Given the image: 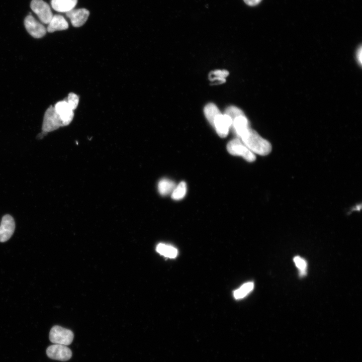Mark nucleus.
Segmentation results:
<instances>
[{"mask_svg":"<svg viewBox=\"0 0 362 362\" xmlns=\"http://www.w3.org/2000/svg\"><path fill=\"white\" fill-rule=\"evenodd\" d=\"M62 126L60 118L56 113L54 107L51 106L46 111L42 124L43 131L49 132Z\"/></svg>","mask_w":362,"mask_h":362,"instance_id":"obj_4","label":"nucleus"},{"mask_svg":"<svg viewBox=\"0 0 362 362\" xmlns=\"http://www.w3.org/2000/svg\"><path fill=\"white\" fill-rule=\"evenodd\" d=\"M24 25L27 32L35 38H42L46 33L45 27L31 15L25 18Z\"/></svg>","mask_w":362,"mask_h":362,"instance_id":"obj_8","label":"nucleus"},{"mask_svg":"<svg viewBox=\"0 0 362 362\" xmlns=\"http://www.w3.org/2000/svg\"><path fill=\"white\" fill-rule=\"evenodd\" d=\"M54 108L60 118L62 126L69 125L73 119L74 113L67 101L64 100L57 102Z\"/></svg>","mask_w":362,"mask_h":362,"instance_id":"obj_9","label":"nucleus"},{"mask_svg":"<svg viewBox=\"0 0 362 362\" xmlns=\"http://www.w3.org/2000/svg\"><path fill=\"white\" fill-rule=\"evenodd\" d=\"M254 287L252 282L247 283L242 285L240 288L234 292V296L236 299H240L245 297L251 292Z\"/></svg>","mask_w":362,"mask_h":362,"instance_id":"obj_19","label":"nucleus"},{"mask_svg":"<svg viewBox=\"0 0 362 362\" xmlns=\"http://www.w3.org/2000/svg\"><path fill=\"white\" fill-rule=\"evenodd\" d=\"M187 190V184L185 182H180L176 186L171 194L172 199L178 201L183 199L186 196Z\"/></svg>","mask_w":362,"mask_h":362,"instance_id":"obj_18","label":"nucleus"},{"mask_svg":"<svg viewBox=\"0 0 362 362\" xmlns=\"http://www.w3.org/2000/svg\"><path fill=\"white\" fill-rule=\"evenodd\" d=\"M77 0H51L52 8L56 11L66 13L73 9Z\"/></svg>","mask_w":362,"mask_h":362,"instance_id":"obj_14","label":"nucleus"},{"mask_svg":"<svg viewBox=\"0 0 362 362\" xmlns=\"http://www.w3.org/2000/svg\"><path fill=\"white\" fill-rule=\"evenodd\" d=\"M73 337L72 331L58 325L52 327L49 335L52 342L66 346L71 343Z\"/></svg>","mask_w":362,"mask_h":362,"instance_id":"obj_3","label":"nucleus"},{"mask_svg":"<svg viewBox=\"0 0 362 362\" xmlns=\"http://www.w3.org/2000/svg\"><path fill=\"white\" fill-rule=\"evenodd\" d=\"M232 123V119L228 115L221 113L214 118L212 126L220 137L224 138L228 135Z\"/></svg>","mask_w":362,"mask_h":362,"instance_id":"obj_6","label":"nucleus"},{"mask_svg":"<svg viewBox=\"0 0 362 362\" xmlns=\"http://www.w3.org/2000/svg\"><path fill=\"white\" fill-rule=\"evenodd\" d=\"M176 187L175 183L168 178H162L159 180L157 185L159 193L162 196L171 194Z\"/></svg>","mask_w":362,"mask_h":362,"instance_id":"obj_15","label":"nucleus"},{"mask_svg":"<svg viewBox=\"0 0 362 362\" xmlns=\"http://www.w3.org/2000/svg\"><path fill=\"white\" fill-rule=\"evenodd\" d=\"M66 101L71 109L74 110L77 107L79 102V98L77 95L71 93L69 94Z\"/></svg>","mask_w":362,"mask_h":362,"instance_id":"obj_21","label":"nucleus"},{"mask_svg":"<svg viewBox=\"0 0 362 362\" xmlns=\"http://www.w3.org/2000/svg\"><path fill=\"white\" fill-rule=\"evenodd\" d=\"M296 265L300 270V275L302 276L305 275L307 263L306 261L299 256H296L294 258Z\"/></svg>","mask_w":362,"mask_h":362,"instance_id":"obj_20","label":"nucleus"},{"mask_svg":"<svg viewBox=\"0 0 362 362\" xmlns=\"http://www.w3.org/2000/svg\"><path fill=\"white\" fill-rule=\"evenodd\" d=\"M156 251L160 254L169 258L175 257L178 253L175 248L163 243H159L157 245Z\"/></svg>","mask_w":362,"mask_h":362,"instance_id":"obj_16","label":"nucleus"},{"mask_svg":"<svg viewBox=\"0 0 362 362\" xmlns=\"http://www.w3.org/2000/svg\"><path fill=\"white\" fill-rule=\"evenodd\" d=\"M15 229L14 218L10 215L3 216L0 225V242L8 240L13 234Z\"/></svg>","mask_w":362,"mask_h":362,"instance_id":"obj_10","label":"nucleus"},{"mask_svg":"<svg viewBox=\"0 0 362 362\" xmlns=\"http://www.w3.org/2000/svg\"><path fill=\"white\" fill-rule=\"evenodd\" d=\"M89 11L84 8L72 9L66 13V16L70 20L71 24L75 27L82 26L87 20Z\"/></svg>","mask_w":362,"mask_h":362,"instance_id":"obj_11","label":"nucleus"},{"mask_svg":"<svg viewBox=\"0 0 362 362\" xmlns=\"http://www.w3.org/2000/svg\"><path fill=\"white\" fill-rule=\"evenodd\" d=\"M48 24L47 31L50 33L56 31L64 30L68 28V24L67 21L62 16L60 15L53 16Z\"/></svg>","mask_w":362,"mask_h":362,"instance_id":"obj_13","label":"nucleus"},{"mask_svg":"<svg viewBox=\"0 0 362 362\" xmlns=\"http://www.w3.org/2000/svg\"><path fill=\"white\" fill-rule=\"evenodd\" d=\"M238 138L254 154L265 156L269 154L272 151V147L270 142L250 127Z\"/></svg>","mask_w":362,"mask_h":362,"instance_id":"obj_1","label":"nucleus"},{"mask_svg":"<svg viewBox=\"0 0 362 362\" xmlns=\"http://www.w3.org/2000/svg\"><path fill=\"white\" fill-rule=\"evenodd\" d=\"M30 7L42 23L48 24L49 23L53 15L47 3L43 0H32Z\"/></svg>","mask_w":362,"mask_h":362,"instance_id":"obj_5","label":"nucleus"},{"mask_svg":"<svg viewBox=\"0 0 362 362\" xmlns=\"http://www.w3.org/2000/svg\"><path fill=\"white\" fill-rule=\"evenodd\" d=\"M46 354L49 358L60 361H67L72 356L71 350L67 346L59 344L48 346Z\"/></svg>","mask_w":362,"mask_h":362,"instance_id":"obj_7","label":"nucleus"},{"mask_svg":"<svg viewBox=\"0 0 362 362\" xmlns=\"http://www.w3.org/2000/svg\"><path fill=\"white\" fill-rule=\"evenodd\" d=\"M356 56L357 57V60L359 65L361 64V46H360L359 48H358L356 51Z\"/></svg>","mask_w":362,"mask_h":362,"instance_id":"obj_23","label":"nucleus"},{"mask_svg":"<svg viewBox=\"0 0 362 362\" xmlns=\"http://www.w3.org/2000/svg\"><path fill=\"white\" fill-rule=\"evenodd\" d=\"M231 127L237 138L249 127L248 121L244 113L232 119Z\"/></svg>","mask_w":362,"mask_h":362,"instance_id":"obj_12","label":"nucleus"},{"mask_svg":"<svg viewBox=\"0 0 362 362\" xmlns=\"http://www.w3.org/2000/svg\"><path fill=\"white\" fill-rule=\"evenodd\" d=\"M244 3L249 6H255L261 2L262 0H243Z\"/></svg>","mask_w":362,"mask_h":362,"instance_id":"obj_22","label":"nucleus"},{"mask_svg":"<svg viewBox=\"0 0 362 362\" xmlns=\"http://www.w3.org/2000/svg\"><path fill=\"white\" fill-rule=\"evenodd\" d=\"M228 152L234 156L242 157L247 161L251 162L256 159V156L238 138L231 140L226 146Z\"/></svg>","mask_w":362,"mask_h":362,"instance_id":"obj_2","label":"nucleus"},{"mask_svg":"<svg viewBox=\"0 0 362 362\" xmlns=\"http://www.w3.org/2000/svg\"><path fill=\"white\" fill-rule=\"evenodd\" d=\"M204 113L206 119L212 125L214 118L221 113V112L215 104L210 103L205 106Z\"/></svg>","mask_w":362,"mask_h":362,"instance_id":"obj_17","label":"nucleus"}]
</instances>
